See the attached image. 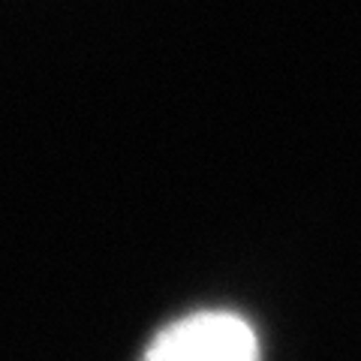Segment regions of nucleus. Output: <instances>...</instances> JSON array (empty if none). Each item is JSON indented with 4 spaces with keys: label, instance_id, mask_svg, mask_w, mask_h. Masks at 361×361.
Returning <instances> with one entry per match:
<instances>
[{
    "label": "nucleus",
    "instance_id": "obj_1",
    "mask_svg": "<svg viewBox=\"0 0 361 361\" xmlns=\"http://www.w3.org/2000/svg\"><path fill=\"white\" fill-rule=\"evenodd\" d=\"M142 361H259V341L241 316L202 310L163 329Z\"/></svg>",
    "mask_w": 361,
    "mask_h": 361
}]
</instances>
